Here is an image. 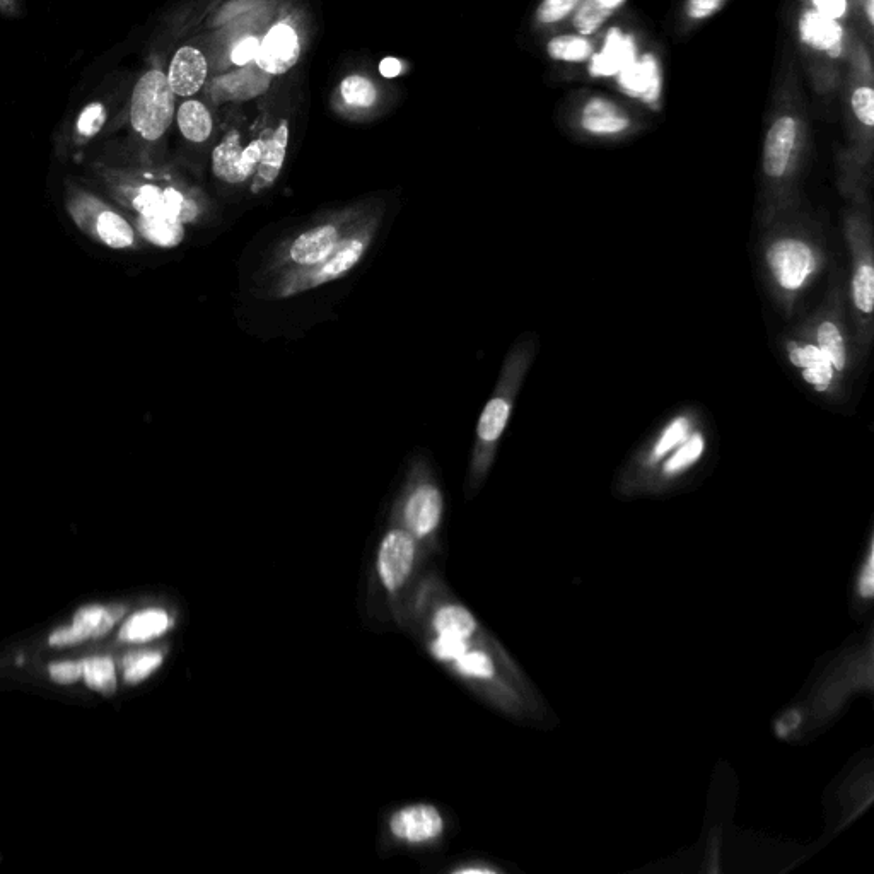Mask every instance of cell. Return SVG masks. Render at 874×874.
Segmentation results:
<instances>
[{"label":"cell","mask_w":874,"mask_h":874,"mask_svg":"<svg viewBox=\"0 0 874 874\" xmlns=\"http://www.w3.org/2000/svg\"><path fill=\"white\" fill-rule=\"evenodd\" d=\"M852 299L857 311L869 320L874 303V269L869 248H861L856 253V265L852 275Z\"/></svg>","instance_id":"cb8c5ba5"},{"label":"cell","mask_w":874,"mask_h":874,"mask_svg":"<svg viewBox=\"0 0 874 874\" xmlns=\"http://www.w3.org/2000/svg\"><path fill=\"white\" fill-rule=\"evenodd\" d=\"M301 55L298 33L287 24H277L260 40L258 48V67L270 76H280L294 69Z\"/></svg>","instance_id":"8fae6325"},{"label":"cell","mask_w":874,"mask_h":874,"mask_svg":"<svg viewBox=\"0 0 874 874\" xmlns=\"http://www.w3.org/2000/svg\"><path fill=\"white\" fill-rule=\"evenodd\" d=\"M581 123L595 135L622 134L630 127L629 117L606 98H591L584 106Z\"/></svg>","instance_id":"ffe728a7"},{"label":"cell","mask_w":874,"mask_h":874,"mask_svg":"<svg viewBox=\"0 0 874 874\" xmlns=\"http://www.w3.org/2000/svg\"><path fill=\"white\" fill-rule=\"evenodd\" d=\"M770 274L782 291L798 292L816 270L815 251L801 239L775 241L767 250Z\"/></svg>","instance_id":"52a82bcc"},{"label":"cell","mask_w":874,"mask_h":874,"mask_svg":"<svg viewBox=\"0 0 874 874\" xmlns=\"http://www.w3.org/2000/svg\"><path fill=\"white\" fill-rule=\"evenodd\" d=\"M467 651V641L456 639V637L439 636L432 644V654L441 661H456Z\"/></svg>","instance_id":"f35d334b"},{"label":"cell","mask_w":874,"mask_h":874,"mask_svg":"<svg viewBox=\"0 0 874 874\" xmlns=\"http://www.w3.org/2000/svg\"><path fill=\"white\" fill-rule=\"evenodd\" d=\"M390 828L397 839L420 844L443 834L444 820L434 806H407L391 816Z\"/></svg>","instance_id":"4fadbf2b"},{"label":"cell","mask_w":874,"mask_h":874,"mask_svg":"<svg viewBox=\"0 0 874 874\" xmlns=\"http://www.w3.org/2000/svg\"><path fill=\"white\" fill-rule=\"evenodd\" d=\"M456 670L460 671L461 675L472 676V678H492L494 676V663L492 659L485 653H465L461 658L456 659Z\"/></svg>","instance_id":"d590c367"},{"label":"cell","mask_w":874,"mask_h":874,"mask_svg":"<svg viewBox=\"0 0 874 874\" xmlns=\"http://www.w3.org/2000/svg\"><path fill=\"white\" fill-rule=\"evenodd\" d=\"M175 98L161 67L152 65L140 74L127 106L130 129L137 139L147 144L163 139L175 118Z\"/></svg>","instance_id":"5b68a950"},{"label":"cell","mask_w":874,"mask_h":874,"mask_svg":"<svg viewBox=\"0 0 874 874\" xmlns=\"http://www.w3.org/2000/svg\"><path fill=\"white\" fill-rule=\"evenodd\" d=\"M106 183L140 217H166L181 224H199L209 216V204L197 188L159 169L101 171Z\"/></svg>","instance_id":"6da1fadb"},{"label":"cell","mask_w":874,"mask_h":874,"mask_svg":"<svg viewBox=\"0 0 874 874\" xmlns=\"http://www.w3.org/2000/svg\"><path fill=\"white\" fill-rule=\"evenodd\" d=\"M787 356H789V361L794 368L799 369V373L806 383L811 388H815L816 391H827L834 383L837 371L832 366V362L828 361V357L815 344L793 342V344L787 345Z\"/></svg>","instance_id":"e0dca14e"},{"label":"cell","mask_w":874,"mask_h":874,"mask_svg":"<svg viewBox=\"0 0 874 874\" xmlns=\"http://www.w3.org/2000/svg\"><path fill=\"white\" fill-rule=\"evenodd\" d=\"M287 142H289V125L286 120H282L277 125V129L267 132L262 161L258 164L257 173L251 180V193L257 195L265 192L277 181L286 161Z\"/></svg>","instance_id":"2e32d148"},{"label":"cell","mask_w":874,"mask_h":874,"mask_svg":"<svg viewBox=\"0 0 874 874\" xmlns=\"http://www.w3.org/2000/svg\"><path fill=\"white\" fill-rule=\"evenodd\" d=\"M122 103V96L117 89V82H111L110 91L103 96H94L81 110L77 111L72 120L67 140L72 149H81L93 142L103 130L117 118V110Z\"/></svg>","instance_id":"ba28073f"},{"label":"cell","mask_w":874,"mask_h":874,"mask_svg":"<svg viewBox=\"0 0 874 874\" xmlns=\"http://www.w3.org/2000/svg\"><path fill=\"white\" fill-rule=\"evenodd\" d=\"M852 110L857 120L871 129L874 125V91L869 86H861L852 93Z\"/></svg>","instance_id":"74e56055"},{"label":"cell","mask_w":874,"mask_h":874,"mask_svg":"<svg viewBox=\"0 0 874 874\" xmlns=\"http://www.w3.org/2000/svg\"><path fill=\"white\" fill-rule=\"evenodd\" d=\"M724 0H688L687 12L692 19H706L723 6Z\"/></svg>","instance_id":"ee69618b"},{"label":"cell","mask_w":874,"mask_h":874,"mask_svg":"<svg viewBox=\"0 0 874 874\" xmlns=\"http://www.w3.org/2000/svg\"><path fill=\"white\" fill-rule=\"evenodd\" d=\"M140 236L159 248H175L185 239V224L166 217H137Z\"/></svg>","instance_id":"484cf974"},{"label":"cell","mask_w":874,"mask_h":874,"mask_svg":"<svg viewBox=\"0 0 874 874\" xmlns=\"http://www.w3.org/2000/svg\"><path fill=\"white\" fill-rule=\"evenodd\" d=\"M601 2H603L608 9L615 11V9H618V7L624 4L625 0H601Z\"/></svg>","instance_id":"c3c4849f"},{"label":"cell","mask_w":874,"mask_h":874,"mask_svg":"<svg viewBox=\"0 0 874 874\" xmlns=\"http://www.w3.org/2000/svg\"><path fill=\"white\" fill-rule=\"evenodd\" d=\"M245 132L241 129L229 130L212 151V171L217 180L228 185H243L241 181V161L248 144Z\"/></svg>","instance_id":"d6986e66"},{"label":"cell","mask_w":874,"mask_h":874,"mask_svg":"<svg viewBox=\"0 0 874 874\" xmlns=\"http://www.w3.org/2000/svg\"><path fill=\"white\" fill-rule=\"evenodd\" d=\"M547 52L554 60L562 62H586L591 59L593 47L584 36L562 35L555 36L548 43Z\"/></svg>","instance_id":"4dcf8cb0"},{"label":"cell","mask_w":874,"mask_h":874,"mask_svg":"<svg viewBox=\"0 0 874 874\" xmlns=\"http://www.w3.org/2000/svg\"><path fill=\"white\" fill-rule=\"evenodd\" d=\"M67 209L84 233L108 248L127 250L135 245V231L130 222L93 193L72 190Z\"/></svg>","instance_id":"8992f818"},{"label":"cell","mask_w":874,"mask_h":874,"mask_svg":"<svg viewBox=\"0 0 874 874\" xmlns=\"http://www.w3.org/2000/svg\"><path fill=\"white\" fill-rule=\"evenodd\" d=\"M340 93L345 103L354 108H371L378 100V91L368 77H347L340 86Z\"/></svg>","instance_id":"d6a6232c"},{"label":"cell","mask_w":874,"mask_h":874,"mask_svg":"<svg viewBox=\"0 0 874 874\" xmlns=\"http://www.w3.org/2000/svg\"><path fill=\"white\" fill-rule=\"evenodd\" d=\"M125 608L113 606H86L77 612L70 629H60L50 636L52 646H74L86 639L105 636L117 624Z\"/></svg>","instance_id":"7c38bea8"},{"label":"cell","mask_w":874,"mask_h":874,"mask_svg":"<svg viewBox=\"0 0 874 874\" xmlns=\"http://www.w3.org/2000/svg\"><path fill=\"white\" fill-rule=\"evenodd\" d=\"M443 494L431 480H420L410 490L405 506H403V521L408 533L414 537H427L436 530L443 516Z\"/></svg>","instance_id":"9c48e42d"},{"label":"cell","mask_w":874,"mask_h":874,"mask_svg":"<svg viewBox=\"0 0 874 874\" xmlns=\"http://www.w3.org/2000/svg\"><path fill=\"white\" fill-rule=\"evenodd\" d=\"M620 86L639 98L656 100L659 94V70L656 60L651 55H646L639 62H630L627 67L620 70Z\"/></svg>","instance_id":"7402d4cb"},{"label":"cell","mask_w":874,"mask_h":874,"mask_svg":"<svg viewBox=\"0 0 874 874\" xmlns=\"http://www.w3.org/2000/svg\"><path fill=\"white\" fill-rule=\"evenodd\" d=\"M207 72H209V64L204 53L200 52L199 48L185 45L176 50L166 76L175 96L190 98L199 93L204 86Z\"/></svg>","instance_id":"5bb4252c"},{"label":"cell","mask_w":874,"mask_h":874,"mask_svg":"<svg viewBox=\"0 0 874 874\" xmlns=\"http://www.w3.org/2000/svg\"><path fill=\"white\" fill-rule=\"evenodd\" d=\"M873 2H874V0H866V16H868L869 24H873V23H874V18H873V14H874Z\"/></svg>","instance_id":"681fc988"},{"label":"cell","mask_w":874,"mask_h":874,"mask_svg":"<svg viewBox=\"0 0 874 874\" xmlns=\"http://www.w3.org/2000/svg\"><path fill=\"white\" fill-rule=\"evenodd\" d=\"M874 559H873V545H869L868 555H866V560H864L863 566H861V571H859V577H857V595L861 596L863 600H871L874 595Z\"/></svg>","instance_id":"ab89813d"},{"label":"cell","mask_w":874,"mask_h":874,"mask_svg":"<svg viewBox=\"0 0 874 874\" xmlns=\"http://www.w3.org/2000/svg\"><path fill=\"white\" fill-rule=\"evenodd\" d=\"M50 676L57 683L67 685L82 678V661H62L50 665Z\"/></svg>","instance_id":"60d3db41"},{"label":"cell","mask_w":874,"mask_h":874,"mask_svg":"<svg viewBox=\"0 0 874 874\" xmlns=\"http://www.w3.org/2000/svg\"><path fill=\"white\" fill-rule=\"evenodd\" d=\"M163 663L159 653L134 654L125 659V680L129 683H139L158 670Z\"/></svg>","instance_id":"e575fe53"},{"label":"cell","mask_w":874,"mask_h":874,"mask_svg":"<svg viewBox=\"0 0 874 874\" xmlns=\"http://www.w3.org/2000/svg\"><path fill=\"white\" fill-rule=\"evenodd\" d=\"M816 347L832 362L835 371L842 373L847 364V349H845L844 337L840 332L839 325L835 321H823L816 328Z\"/></svg>","instance_id":"f1b7e54d"},{"label":"cell","mask_w":874,"mask_h":874,"mask_svg":"<svg viewBox=\"0 0 874 874\" xmlns=\"http://www.w3.org/2000/svg\"><path fill=\"white\" fill-rule=\"evenodd\" d=\"M799 35L808 47L825 52L830 57H839L842 52L844 30L839 21L827 18L815 9H806L799 19Z\"/></svg>","instance_id":"ac0fdd59"},{"label":"cell","mask_w":874,"mask_h":874,"mask_svg":"<svg viewBox=\"0 0 874 874\" xmlns=\"http://www.w3.org/2000/svg\"><path fill=\"white\" fill-rule=\"evenodd\" d=\"M531 349L530 342H521L516 345L502 366L501 378L497 383L494 395L482 410L478 419L477 437L472 451V463H470V482L478 484L489 473L497 446L501 443L502 434L506 431L507 422L511 417L514 400L518 395L519 386L523 383L526 371L530 368Z\"/></svg>","instance_id":"277c9868"},{"label":"cell","mask_w":874,"mask_h":874,"mask_svg":"<svg viewBox=\"0 0 874 874\" xmlns=\"http://www.w3.org/2000/svg\"><path fill=\"white\" fill-rule=\"evenodd\" d=\"M581 0H543L537 11V19L542 24L559 23L567 18Z\"/></svg>","instance_id":"8d00e7d4"},{"label":"cell","mask_w":874,"mask_h":874,"mask_svg":"<svg viewBox=\"0 0 874 874\" xmlns=\"http://www.w3.org/2000/svg\"><path fill=\"white\" fill-rule=\"evenodd\" d=\"M415 559L414 535L393 530L386 535L379 548V576L390 591L400 588L410 576Z\"/></svg>","instance_id":"30bf717a"},{"label":"cell","mask_w":874,"mask_h":874,"mask_svg":"<svg viewBox=\"0 0 874 874\" xmlns=\"http://www.w3.org/2000/svg\"><path fill=\"white\" fill-rule=\"evenodd\" d=\"M612 12L601 0H581L574 16V24L581 35H591L612 16Z\"/></svg>","instance_id":"836d02e7"},{"label":"cell","mask_w":874,"mask_h":874,"mask_svg":"<svg viewBox=\"0 0 874 874\" xmlns=\"http://www.w3.org/2000/svg\"><path fill=\"white\" fill-rule=\"evenodd\" d=\"M704 449H706L704 436L700 432L690 434L678 448L673 449L668 455L663 463V473L666 477H676L688 468L694 467L695 463L704 455Z\"/></svg>","instance_id":"83f0119b"},{"label":"cell","mask_w":874,"mask_h":874,"mask_svg":"<svg viewBox=\"0 0 874 874\" xmlns=\"http://www.w3.org/2000/svg\"><path fill=\"white\" fill-rule=\"evenodd\" d=\"M798 137V123L793 117H781L770 127L764 147V173L769 178L786 175Z\"/></svg>","instance_id":"9a60e30c"},{"label":"cell","mask_w":874,"mask_h":874,"mask_svg":"<svg viewBox=\"0 0 874 874\" xmlns=\"http://www.w3.org/2000/svg\"><path fill=\"white\" fill-rule=\"evenodd\" d=\"M168 627V613L159 610V608H149V610L135 613L134 617H130L123 624L118 637H120V641L125 642H144L154 639V637L163 636Z\"/></svg>","instance_id":"d4e9b609"},{"label":"cell","mask_w":874,"mask_h":874,"mask_svg":"<svg viewBox=\"0 0 874 874\" xmlns=\"http://www.w3.org/2000/svg\"><path fill=\"white\" fill-rule=\"evenodd\" d=\"M630 62H634V43L620 31L612 30L606 36L603 52L593 57L591 74L598 77L615 76Z\"/></svg>","instance_id":"44dd1931"},{"label":"cell","mask_w":874,"mask_h":874,"mask_svg":"<svg viewBox=\"0 0 874 874\" xmlns=\"http://www.w3.org/2000/svg\"><path fill=\"white\" fill-rule=\"evenodd\" d=\"M176 123L181 135L192 144H204L210 139L214 130V120L209 108L199 100H187L181 103L176 111Z\"/></svg>","instance_id":"603a6c76"},{"label":"cell","mask_w":874,"mask_h":874,"mask_svg":"<svg viewBox=\"0 0 874 874\" xmlns=\"http://www.w3.org/2000/svg\"><path fill=\"white\" fill-rule=\"evenodd\" d=\"M434 629L439 636L456 637L467 641L477 630V622L472 613L463 606L449 605L441 608L434 618Z\"/></svg>","instance_id":"4316f807"},{"label":"cell","mask_w":874,"mask_h":874,"mask_svg":"<svg viewBox=\"0 0 874 874\" xmlns=\"http://www.w3.org/2000/svg\"><path fill=\"white\" fill-rule=\"evenodd\" d=\"M258 48H260V40H258L257 36H246V38H243V40L238 41L234 45L233 52H231V60H233L234 64L239 65V67L248 65L251 60H255V57H257Z\"/></svg>","instance_id":"b9f144b4"},{"label":"cell","mask_w":874,"mask_h":874,"mask_svg":"<svg viewBox=\"0 0 874 874\" xmlns=\"http://www.w3.org/2000/svg\"><path fill=\"white\" fill-rule=\"evenodd\" d=\"M373 205L357 204L333 212L320 224L280 243L255 275L257 286L287 270L306 269L330 257L356 231Z\"/></svg>","instance_id":"3957f363"},{"label":"cell","mask_w":874,"mask_h":874,"mask_svg":"<svg viewBox=\"0 0 874 874\" xmlns=\"http://www.w3.org/2000/svg\"><path fill=\"white\" fill-rule=\"evenodd\" d=\"M23 14V0H0V16L19 18Z\"/></svg>","instance_id":"bcb514c9"},{"label":"cell","mask_w":874,"mask_h":874,"mask_svg":"<svg viewBox=\"0 0 874 874\" xmlns=\"http://www.w3.org/2000/svg\"><path fill=\"white\" fill-rule=\"evenodd\" d=\"M799 723H801V719H799L798 712H789V714H784L781 721L777 723L779 724V726H777V733H779V736L791 735L794 729L798 728Z\"/></svg>","instance_id":"f6af8a7d"},{"label":"cell","mask_w":874,"mask_h":874,"mask_svg":"<svg viewBox=\"0 0 874 874\" xmlns=\"http://www.w3.org/2000/svg\"><path fill=\"white\" fill-rule=\"evenodd\" d=\"M811 4L816 12H820L827 18L835 19V21L844 18L847 14V7H849L847 0H811Z\"/></svg>","instance_id":"7bdbcfd3"},{"label":"cell","mask_w":874,"mask_h":874,"mask_svg":"<svg viewBox=\"0 0 874 874\" xmlns=\"http://www.w3.org/2000/svg\"><path fill=\"white\" fill-rule=\"evenodd\" d=\"M383 214H385L383 207L373 204L356 231L350 234L330 257L306 269L287 270L275 275L257 287L258 298L267 301L294 298L345 277L356 269L362 258L368 255L369 248L373 246L376 234L381 228Z\"/></svg>","instance_id":"7a4b0ae2"},{"label":"cell","mask_w":874,"mask_h":874,"mask_svg":"<svg viewBox=\"0 0 874 874\" xmlns=\"http://www.w3.org/2000/svg\"><path fill=\"white\" fill-rule=\"evenodd\" d=\"M688 436H690V422H688L687 417H678V419L673 420L670 426L661 432L658 441L654 443L649 461L656 463V461L663 460L670 455L673 449L678 448Z\"/></svg>","instance_id":"1f68e13d"},{"label":"cell","mask_w":874,"mask_h":874,"mask_svg":"<svg viewBox=\"0 0 874 874\" xmlns=\"http://www.w3.org/2000/svg\"><path fill=\"white\" fill-rule=\"evenodd\" d=\"M402 69V62L393 59V57H388V59L383 60V62L379 64V72H381V76L386 77V79H393V77L400 76V74H402Z\"/></svg>","instance_id":"7dc6e473"},{"label":"cell","mask_w":874,"mask_h":874,"mask_svg":"<svg viewBox=\"0 0 874 874\" xmlns=\"http://www.w3.org/2000/svg\"><path fill=\"white\" fill-rule=\"evenodd\" d=\"M82 676H84L89 688L103 692V694H113L117 688L115 665L108 656L84 659L82 661Z\"/></svg>","instance_id":"f546056e"}]
</instances>
